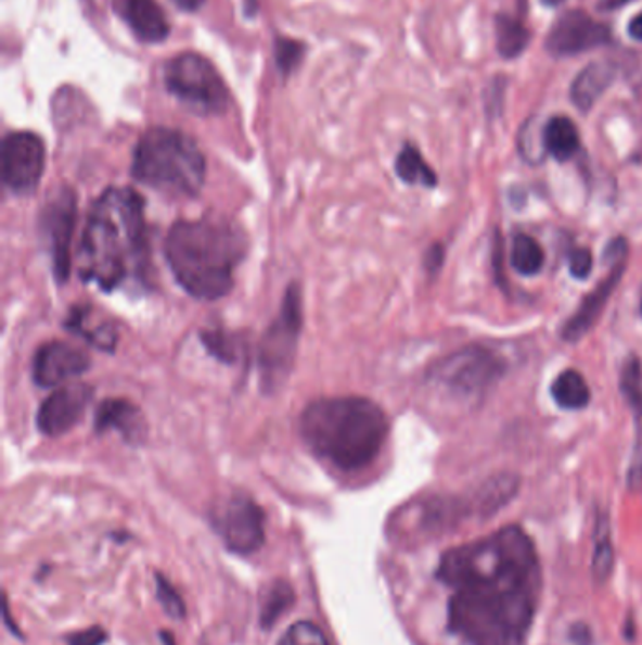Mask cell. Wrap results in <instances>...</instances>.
I'll use <instances>...</instances> for the list:
<instances>
[{
	"label": "cell",
	"mask_w": 642,
	"mask_h": 645,
	"mask_svg": "<svg viewBox=\"0 0 642 645\" xmlns=\"http://www.w3.org/2000/svg\"><path fill=\"white\" fill-rule=\"evenodd\" d=\"M552 399L560 408L582 409L590 404L592 393L586 383L585 376L577 370H565L560 374L552 388H550Z\"/></svg>",
	"instance_id": "cell-22"
},
{
	"label": "cell",
	"mask_w": 642,
	"mask_h": 645,
	"mask_svg": "<svg viewBox=\"0 0 642 645\" xmlns=\"http://www.w3.org/2000/svg\"><path fill=\"white\" fill-rule=\"evenodd\" d=\"M107 640V634L101 627H93L87 631L74 632L66 642L68 645H102Z\"/></svg>",
	"instance_id": "cell-31"
},
{
	"label": "cell",
	"mask_w": 642,
	"mask_h": 645,
	"mask_svg": "<svg viewBox=\"0 0 642 645\" xmlns=\"http://www.w3.org/2000/svg\"><path fill=\"white\" fill-rule=\"evenodd\" d=\"M388 427L383 408L364 396L319 399L300 417L307 447L343 472L373 463L385 445Z\"/></svg>",
	"instance_id": "cell-3"
},
{
	"label": "cell",
	"mask_w": 642,
	"mask_h": 645,
	"mask_svg": "<svg viewBox=\"0 0 642 645\" xmlns=\"http://www.w3.org/2000/svg\"><path fill=\"white\" fill-rule=\"evenodd\" d=\"M628 33L633 40L637 42H642V12L641 14H637L628 25Z\"/></svg>",
	"instance_id": "cell-32"
},
{
	"label": "cell",
	"mask_w": 642,
	"mask_h": 645,
	"mask_svg": "<svg viewBox=\"0 0 642 645\" xmlns=\"http://www.w3.org/2000/svg\"><path fill=\"white\" fill-rule=\"evenodd\" d=\"M301 53H304V46L300 42L281 38V40H278V46H275V59H278L279 68L288 74L294 66L300 63Z\"/></svg>",
	"instance_id": "cell-29"
},
{
	"label": "cell",
	"mask_w": 642,
	"mask_h": 645,
	"mask_svg": "<svg viewBox=\"0 0 642 645\" xmlns=\"http://www.w3.org/2000/svg\"><path fill=\"white\" fill-rule=\"evenodd\" d=\"M511 265L522 276H537L544 266V251L536 238L516 235L511 250Z\"/></svg>",
	"instance_id": "cell-24"
},
{
	"label": "cell",
	"mask_w": 642,
	"mask_h": 645,
	"mask_svg": "<svg viewBox=\"0 0 642 645\" xmlns=\"http://www.w3.org/2000/svg\"><path fill=\"white\" fill-rule=\"evenodd\" d=\"M641 308H642V304H641Z\"/></svg>",
	"instance_id": "cell-38"
},
{
	"label": "cell",
	"mask_w": 642,
	"mask_h": 645,
	"mask_svg": "<svg viewBox=\"0 0 642 645\" xmlns=\"http://www.w3.org/2000/svg\"><path fill=\"white\" fill-rule=\"evenodd\" d=\"M93 401V389L84 383H68L57 389L38 409L36 423L46 437H61L86 416L87 406Z\"/></svg>",
	"instance_id": "cell-14"
},
{
	"label": "cell",
	"mask_w": 642,
	"mask_h": 645,
	"mask_svg": "<svg viewBox=\"0 0 642 645\" xmlns=\"http://www.w3.org/2000/svg\"><path fill=\"white\" fill-rule=\"evenodd\" d=\"M542 146L552 157L564 163L580 150V135L577 125L567 115H554L542 129Z\"/></svg>",
	"instance_id": "cell-20"
},
{
	"label": "cell",
	"mask_w": 642,
	"mask_h": 645,
	"mask_svg": "<svg viewBox=\"0 0 642 645\" xmlns=\"http://www.w3.org/2000/svg\"><path fill=\"white\" fill-rule=\"evenodd\" d=\"M178 2L181 7L189 8V10L198 7V0H178Z\"/></svg>",
	"instance_id": "cell-35"
},
{
	"label": "cell",
	"mask_w": 642,
	"mask_h": 645,
	"mask_svg": "<svg viewBox=\"0 0 642 645\" xmlns=\"http://www.w3.org/2000/svg\"><path fill=\"white\" fill-rule=\"evenodd\" d=\"M293 587L286 581H275L268 591L265 603H262V611H260L262 627L270 629V627L278 623L279 617L283 616L286 609L293 606Z\"/></svg>",
	"instance_id": "cell-25"
},
{
	"label": "cell",
	"mask_w": 642,
	"mask_h": 645,
	"mask_svg": "<svg viewBox=\"0 0 642 645\" xmlns=\"http://www.w3.org/2000/svg\"><path fill=\"white\" fill-rule=\"evenodd\" d=\"M97 432L117 430L129 444H142L147 437V425L140 408L125 399H107L97 409Z\"/></svg>",
	"instance_id": "cell-17"
},
{
	"label": "cell",
	"mask_w": 642,
	"mask_h": 645,
	"mask_svg": "<svg viewBox=\"0 0 642 645\" xmlns=\"http://www.w3.org/2000/svg\"><path fill=\"white\" fill-rule=\"evenodd\" d=\"M155 583H157L158 603H160V606H163L166 614H168L171 619H176V621L185 619V603H183V598H181V595H179L176 587L171 585L170 581L166 580L163 573H155Z\"/></svg>",
	"instance_id": "cell-27"
},
{
	"label": "cell",
	"mask_w": 642,
	"mask_h": 645,
	"mask_svg": "<svg viewBox=\"0 0 642 645\" xmlns=\"http://www.w3.org/2000/svg\"><path fill=\"white\" fill-rule=\"evenodd\" d=\"M160 638H163V642H165V645H176V642H174V638H171L170 632H166V631L160 632Z\"/></svg>",
	"instance_id": "cell-36"
},
{
	"label": "cell",
	"mask_w": 642,
	"mask_h": 645,
	"mask_svg": "<svg viewBox=\"0 0 642 645\" xmlns=\"http://www.w3.org/2000/svg\"><path fill=\"white\" fill-rule=\"evenodd\" d=\"M629 0H601L600 10H616V8L624 7Z\"/></svg>",
	"instance_id": "cell-34"
},
{
	"label": "cell",
	"mask_w": 642,
	"mask_h": 645,
	"mask_svg": "<svg viewBox=\"0 0 642 645\" xmlns=\"http://www.w3.org/2000/svg\"><path fill=\"white\" fill-rule=\"evenodd\" d=\"M46 148L35 132H10L2 142V179L17 194H29L42 178Z\"/></svg>",
	"instance_id": "cell-10"
},
{
	"label": "cell",
	"mask_w": 642,
	"mask_h": 645,
	"mask_svg": "<svg viewBox=\"0 0 642 645\" xmlns=\"http://www.w3.org/2000/svg\"><path fill=\"white\" fill-rule=\"evenodd\" d=\"M593 268V257L590 250H585V248H580V250L573 251L572 255H569V273L577 278V280H585L590 276Z\"/></svg>",
	"instance_id": "cell-30"
},
{
	"label": "cell",
	"mask_w": 642,
	"mask_h": 645,
	"mask_svg": "<svg viewBox=\"0 0 642 645\" xmlns=\"http://www.w3.org/2000/svg\"><path fill=\"white\" fill-rule=\"evenodd\" d=\"M91 358L86 352L66 342H48L33 358V380L38 388H57L86 374Z\"/></svg>",
	"instance_id": "cell-15"
},
{
	"label": "cell",
	"mask_w": 642,
	"mask_h": 645,
	"mask_svg": "<svg viewBox=\"0 0 642 645\" xmlns=\"http://www.w3.org/2000/svg\"><path fill=\"white\" fill-rule=\"evenodd\" d=\"M78 263L79 276L104 291L145 281L150 244L142 194L130 187H110L94 201Z\"/></svg>",
	"instance_id": "cell-2"
},
{
	"label": "cell",
	"mask_w": 642,
	"mask_h": 645,
	"mask_svg": "<svg viewBox=\"0 0 642 645\" xmlns=\"http://www.w3.org/2000/svg\"><path fill=\"white\" fill-rule=\"evenodd\" d=\"M605 258L611 263L607 276L598 283L592 293L586 296L585 301L580 302L577 312L562 327V340L565 342H578L600 319L608 299L613 296L614 289L618 287L621 276L628 268V242L624 238L613 240L605 250Z\"/></svg>",
	"instance_id": "cell-11"
},
{
	"label": "cell",
	"mask_w": 642,
	"mask_h": 645,
	"mask_svg": "<svg viewBox=\"0 0 642 645\" xmlns=\"http://www.w3.org/2000/svg\"><path fill=\"white\" fill-rule=\"evenodd\" d=\"M437 578L454 593L449 629L470 645H524L541 591L536 545L521 527L445 553Z\"/></svg>",
	"instance_id": "cell-1"
},
{
	"label": "cell",
	"mask_w": 642,
	"mask_h": 645,
	"mask_svg": "<svg viewBox=\"0 0 642 645\" xmlns=\"http://www.w3.org/2000/svg\"><path fill=\"white\" fill-rule=\"evenodd\" d=\"M132 178L163 193L196 197L206 179V159L185 132L155 127L136 143Z\"/></svg>",
	"instance_id": "cell-5"
},
{
	"label": "cell",
	"mask_w": 642,
	"mask_h": 645,
	"mask_svg": "<svg viewBox=\"0 0 642 645\" xmlns=\"http://www.w3.org/2000/svg\"><path fill=\"white\" fill-rule=\"evenodd\" d=\"M301 296L296 283L288 287L283 296L281 312L278 319L266 330L260 347H258V366H260V381L266 393L278 391L285 383L293 370L298 340H300Z\"/></svg>",
	"instance_id": "cell-6"
},
{
	"label": "cell",
	"mask_w": 642,
	"mask_h": 645,
	"mask_svg": "<svg viewBox=\"0 0 642 645\" xmlns=\"http://www.w3.org/2000/svg\"><path fill=\"white\" fill-rule=\"evenodd\" d=\"M112 7L142 42H163L170 35V25L157 0H112Z\"/></svg>",
	"instance_id": "cell-16"
},
{
	"label": "cell",
	"mask_w": 642,
	"mask_h": 645,
	"mask_svg": "<svg viewBox=\"0 0 642 645\" xmlns=\"http://www.w3.org/2000/svg\"><path fill=\"white\" fill-rule=\"evenodd\" d=\"M396 174L409 186L436 187L437 176L413 143H406L396 159Z\"/></svg>",
	"instance_id": "cell-23"
},
{
	"label": "cell",
	"mask_w": 642,
	"mask_h": 645,
	"mask_svg": "<svg viewBox=\"0 0 642 645\" xmlns=\"http://www.w3.org/2000/svg\"><path fill=\"white\" fill-rule=\"evenodd\" d=\"M621 393L633 412L637 427L635 453L629 466V485L642 489V374L641 363L635 357L629 358L621 370Z\"/></svg>",
	"instance_id": "cell-18"
},
{
	"label": "cell",
	"mask_w": 642,
	"mask_h": 645,
	"mask_svg": "<svg viewBox=\"0 0 642 645\" xmlns=\"http://www.w3.org/2000/svg\"><path fill=\"white\" fill-rule=\"evenodd\" d=\"M618 68L611 61L592 63L578 72L577 78L572 86V101L580 112H590L593 104L600 101L603 93L607 91Z\"/></svg>",
	"instance_id": "cell-19"
},
{
	"label": "cell",
	"mask_w": 642,
	"mask_h": 645,
	"mask_svg": "<svg viewBox=\"0 0 642 645\" xmlns=\"http://www.w3.org/2000/svg\"><path fill=\"white\" fill-rule=\"evenodd\" d=\"M611 568H613V544L608 540L607 529L603 531V524H601L600 536L595 542V553H593V576L603 581L611 572Z\"/></svg>",
	"instance_id": "cell-28"
},
{
	"label": "cell",
	"mask_w": 642,
	"mask_h": 645,
	"mask_svg": "<svg viewBox=\"0 0 642 645\" xmlns=\"http://www.w3.org/2000/svg\"><path fill=\"white\" fill-rule=\"evenodd\" d=\"M541 2L544 7L556 8L564 4L565 0H541Z\"/></svg>",
	"instance_id": "cell-37"
},
{
	"label": "cell",
	"mask_w": 642,
	"mask_h": 645,
	"mask_svg": "<svg viewBox=\"0 0 642 645\" xmlns=\"http://www.w3.org/2000/svg\"><path fill=\"white\" fill-rule=\"evenodd\" d=\"M611 38L613 33L607 23L598 22L585 10H569L552 25L544 48L552 58H573L607 46Z\"/></svg>",
	"instance_id": "cell-12"
},
{
	"label": "cell",
	"mask_w": 642,
	"mask_h": 645,
	"mask_svg": "<svg viewBox=\"0 0 642 645\" xmlns=\"http://www.w3.org/2000/svg\"><path fill=\"white\" fill-rule=\"evenodd\" d=\"M505 363L483 345H467L439 361L429 380L460 399H483L501 380Z\"/></svg>",
	"instance_id": "cell-8"
},
{
	"label": "cell",
	"mask_w": 642,
	"mask_h": 645,
	"mask_svg": "<svg viewBox=\"0 0 642 645\" xmlns=\"http://www.w3.org/2000/svg\"><path fill=\"white\" fill-rule=\"evenodd\" d=\"M166 89L194 114H222L229 106V89L215 66L193 51L179 53L165 68Z\"/></svg>",
	"instance_id": "cell-7"
},
{
	"label": "cell",
	"mask_w": 642,
	"mask_h": 645,
	"mask_svg": "<svg viewBox=\"0 0 642 645\" xmlns=\"http://www.w3.org/2000/svg\"><path fill=\"white\" fill-rule=\"evenodd\" d=\"M211 524L236 555H251L265 544V511L245 495H230L215 504Z\"/></svg>",
	"instance_id": "cell-9"
},
{
	"label": "cell",
	"mask_w": 642,
	"mask_h": 645,
	"mask_svg": "<svg viewBox=\"0 0 642 645\" xmlns=\"http://www.w3.org/2000/svg\"><path fill=\"white\" fill-rule=\"evenodd\" d=\"M278 645H330V642L317 624L298 621L281 636Z\"/></svg>",
	"instance_id": "cell-26"
},
{
	"label": "cell",
	"mask_w": 642,
	"mask_h": 645,
	"mask_svg": "<svg viewBox=\"0 0 642 645\" xmlns=\"http://www.w3.org/2000/svg\"><path fill=\"white\" fill-rule=\"evenodd\" d=\"M426 263H428L429 270H437L442 263V248L441 245H434L432 250H429L428 258H426Z\"/></svg>",
	"instance_id": "cell-33"
},
{
	"label": "cell",
	"mask_w": 642,
	"mask_h": 645,
	"mask_svg": "<svg viewBox=\"0 0 642 645\" xmlns=\"http://www.w3.org/2000/svg\"><path fill=\"white\" fill-rule=\"evenodd\" d=\"M247 242L242 230L227 219L179 222L166 238L168 265L179 286L201 301H217L234 286Z\"/></svg>",
	"instance_id": "cell-4"
},
{
	"label": "cell",
	"mask_w": 642,
	"mask_h": 645,
	"mask_svg": "<svg viewBox=\"0 0 642 645\" xmlns=\"http://www.w3.org/2000/svg\"><path fill=\"white\" fill-rule=\"evenodd\" d=\"M76 225V197L70 189L59 191L43 208L42 229L48 237L53 270L59 281H66L70 274L72 232Z\"/></svg>",
	"instance_id": "cell-13"
},
{
	"label": "cell",
	"mask_w": 642,
	"mask_h": 645,
	"mask_svg": "<svg viewBox=\"0 0 642 645\" xmlns=\"http://www.w3.org/2000/svg\"><path fill=\"white\" fill-rule=\"evenodd\" d=\"M531 40L526 23L518 15H496V46L501 58L513 61L522 55Z\"/></svg>",
	"instance_id": "cell-21"
}]
</instances>
